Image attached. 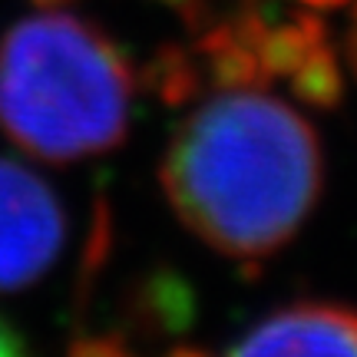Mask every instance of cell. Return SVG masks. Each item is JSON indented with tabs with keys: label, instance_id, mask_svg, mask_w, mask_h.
Listing matches in <instances>:
<instances>
[{
	"label": "cell",
	"instance_id": "obj_1",
	"mask_svg": "<svg viewBox=\"0 0 357 357\" xmlns=\"http://www.w3.org/2000/svg\"><path fill=\"white\" fill-rule=\"evenodd\" d=\"M321 178L314 126L281 96L242 83L208 93L162 159L176 215L231 258L278 252L314 208Z\"/></svg>",
	"mask_w": 357,
	"mask_h": 357
},
{
	"label": "cell",
	"instance_id": "obj_2",
	"mask_svg": "<svg viewBox=\"0 0 357 357\" xmlns=\"http://www.w3.org/2000/svg\"><path fill=\"white\" fill-rule=\"evenodd\" d=\"M132 93L119 47L73 13H30L0 40V129L40 159L113 149Z\"/></svg>",
	"mask_w": 357,
	"mask_h": 357
},
{
	"label": "cell",
	"instance_id": "obj_3",
	"mask_svg": "<svg viewBox=\"0 0 357 357\" xmlns=\"http://www.w3.org/2000/svg\"><path fill=\"white\" fill-rule=\"evenodd\" d=\"M66 218L53 189L0 159V291L37 281L63 248Z\"/></svg>",
	"mask_w": 357,
	"mask_h": 357
},
{
	"label": "cell",
	"instance_id": "obj_4",
	"mask_svg": "<svg viewBox=\"0 0 357 357\" xmlns=\"http://www.w3.org/2000/svg\"><path fill=\"white\" fill-rule=\"evenodd\" d=\"M229 357H357V311L294 305L265 318Z\"/></svg>",
	"mask_w": 357,
	"mask_h": 357
},
{
	"label": "cell",
	"instance_id": "obj_5",
	"mask_svg": "<svg viewBox=\"0 0 357 357\" xmlns=\"http://www.w3.org/2000/svg\"><path fill=\"white\" fill-rule=\"evenodd\" d=\"M0 357H30L26 344L20 341V334L13 331L3 318H0Z\"/></svg>",
	"mask_w": 357,
	"mask_h": 357
},
{
	"label": "cell",
	"instance_id": "obj_6",
	"mask_svg": "<svg viewBox=\"0 0 357 357\" xmlns=\"http://www.w3.org/2000/svg\"><path fill=\"white\" fill-rule=\"evenodd\" d=\"M347 53H351V66L357 73V7H354V17H351V33H347Z\"/></svg>",
	"mask_w": 357,
	"mask_h": 357
}]
</instances>
